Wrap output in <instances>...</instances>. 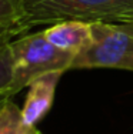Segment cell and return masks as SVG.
Listing matches in <instances>:
<instances>
[{"label":"cell","instance_id":"6","mask_svg":"<svg viewBox=\"0 0 133 134\" xmlns=\"http://www.w3.org/2000/svg\"><path fill=\"white\" fill-rule=\"evenodd\" d=\"M30 29L24 0H0V44L12 43L20 34L26 36Z\"/></svg>","mask_w":133,"mask_h":134},{"label":"cell","instance_id":"2","mask_svg":"<svg viewBox=\"0 0 133 134\" xmlns=\"http://www.w3.org/2000/svg\"><path fill=\"white\" fill-rule=\"evenodd\" d=\"M90 24L92 40L75 56L72 69H119L133 71V21Z\"/></svg>","mask_w":133,"mask_h":134},{"label":"cell","instance_id":"4","mask_svg":"<svg viewBox=\"0 0 133 134\" xmlns=\"http://www.w3.org/2000/svg\"><path fill=\"white\" fill-rule=\"evenodd\" d=\"M63 71H50L34 79L27 86V96L22 108L23 119L27 124L34 126L50 111L55 101L56 87Z\"/></svg>","mask_w":133,"mask_h":134},{"label":"cell","instance_id":"1","mask_svg":"<svg viewBox=\"0 0 133 134\" xmlns=\"http://www.w3.org/2000/svg\"><path fill=\"white\" fill-rule=\"evenodd\" d=\"M31 27L77 20L86 23H132L133 0H24Z\"/></svg>","mask_w":133,"mask_h":134},{"label":"cell","instance_id":"7","mask_svg":"<svg viewBox=\"0 0 133 134\" xmlns=\"http://www.w3.org/2000/svg\"><path fill=\"white\" fill-rule=\"evenodd\" d=\"M0 134H42L34 126L23 119L22 108L10 100L2 101L0 107Z\"/></svg>","mask_w":133,"mask_h":134},{"label":"cell","instance_id":"5","mask_svg":"<svg viewBox=\"0 0 133 134\" xmlns=\"http://www.w3.org/2000/svg\"><path fill=\"white\" fill-rule=\"evenodd\" d=\"M43 33L52 44L76 56L92 40V24L86 21L67 20L52 24L43 30Z\"/></svg>","mask_w":133,"mask_h":134},{"label":"cell","instance_id":"3","mask_svg":"<svg viewBox=\"0 0 133 134\" xmlns=\"http://www.w3.org/2000/svg\"><path fill=\"white\" fill-rule=\"evenodd\" d=\"M16 56V73L12 96L27 87L34 79L50 71H67L72 69L75 54L60 50L46 39L43 31L22 36L12 41Z\"/></svg>","mask_w":133,"mask_h":134},{"label":"cell","instance_id":"8","mask_svg":"<svg viewBox=\"0 0 133 134\" xmlns=\"http://www.w3.org/2000/svg\"><path fill=\"white\" fill-rule=\"evenodd\" d=\"M17 63L10 43L0 44V98L2 101L10 100L13 90Z\"/></svg>","mask_w":133,"mask_h":134}]
</instances>
